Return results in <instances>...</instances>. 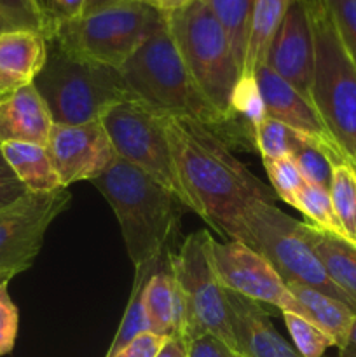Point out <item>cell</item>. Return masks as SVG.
I'll use <instances>...</instances> for the list:
<instances>
[{
    "label": "cell",
    "instance_id": "obj_39",
    "mask_svg": "<svg viewBox=\"0 0 356 357\" xmlns=\"http://www.w3.org/2000/svg\"><path fill=\"white\" fill-rule=\"evenodd\" d=\"M147 6H150L152 9H156L157 13H161L163 16H168V14L175 13V10L184 9L185 6H188L194 0H142Z\"/></svg>",
    "mask_w": 356,
    "mask_h": 357
},
{
    "label": "cell",
    "instance_id": "obj_31",
    "mask_svg": "<svg viewBox=\"0 0 356 357\" xmlns=\"http://www.w3.org/2000/svg\"><path fill=\"white\" fill-rule=\"evenodd\" d=\"M323 2L356 65V0H323Z\"/></svg>",
    "mask_w": 356,
    "mask_h": 357
},
{
    "label": "cell",
    "instance_id": "obj_7",
    "mask_svg": "<svg viewBox=\"0 0 356 357\" xmlns=\"http://www.w3.org/2000/svg\"><path fill=\"white\" fill-rule=\"evenodd\" d=\"M166 24L199 89L227 121L229 143V108L241 70L227 33L201 0L168 14Z\"/></svg>",
    "mask_w": 356,
    "mask_h": 357
},
{
    "label": "cell",
    "instance_id": "obj_26",
    "mask_svg": "<svg viewBox=\"0 0 356 357\" xmlns=\"http://www.w3.org/2000/svg\"><path fill=\"white\" fill-rule=\"evenodd\" d=\"M330 197L344 232V239L356 246V167L351 162H341L334 166Z\"/></svg>",
    "mask_w": 356,
    "mask_h": 357
},
{
    "label": "cell",
    "instance_id": "obj_17",
    "mask_svg": "<svg viewBox=\"0 0 356 357\" xmlns=\"http://www.w3.org/2000/svg\"><path fill=\"white\" fill-rule=\"evenodd\" d=\"M52 126L51 112L34 84L0 96V145L20 142L45 146Z\"/></svg>",
    "mask_w": 356,
    "mask_h": 357
},
{
    "label": "cell",
    "instance_id": "obj_6",
    "mask_svg": "<svg viewBox=\"0 0 356 357\" xmlns=\"http://www.w3.org/2000/svg\"><path fill=\"white\" fill-rule=\"evenodd\" d=\"M166 24V16L142 0H126L52 24L47 40L87 61L121 70L136 49Z\"/></svg>",
    "mask_w": 356,
    "mask_h": 357
},
{
    "label": "cell",
    "instance_id": "obj_36",
    "mask_svg": "<svg viewBox=\"0 0 356 357\" xmlns=\"http://www.w3.org/2000/svg\"><path fill=\"white\" fill-rule=\"evenodd\" d=\"M166 337H159V335L147 331V333L133 338L128 345H124L117 354L112 357H156L161 347L166 344Z\"/></svg>",
    "mask_w": 356,
    "mask_h": 357
},
{
    "label": "cell",
    "instance_id": "obj_13",
    "mask_svg": "<svg viewBox=\"0 0 356 357\" xmlns=\"http://www.w3.org/2000/svg\"><path fill=\"white\" fill-rule=\"evenodd\" d=\"M45 149L65 188L79 181L96 180L117 159L101 121L77 126L54 124Z\"/></svg>",
    "mask_w": 356,
    "mask_h": 357
},
{
    "label": "cell",
    "instance_id": "obj_44",
    "mask_svg": "<svg viewBox=\"0 0 356 357\" xmlns=\"http://www.w3.org/2000/svg\"><path fill=\"white\" fill-rule=\"evenodd\" d=\"M0 96H2V94H0Z\"/></svg>",
    "mask_w": 356,
    "mask_h": 357
},
{
    "label": "cell",
    "instance_id": "obj_41",
    "mask_svg": "<svg viewBox=\"0 0 356 357\" xmlns=\"http://www.w3.org/2000/svg\"><path fill=\"white\" fill-rule=\"evenodd\" d=\"M337 357H356V321L351 328V333H349L346 344L339 349Z\"/></svg>",
    "mask_w": 356,
    "mask_h": 357
},
{
    "label": "cell",
    "instance_id": "obj_27",
    "mask_svg": "<svg viewBox=\"0 0 356 357\" xmlns=\"http://www.w3.org/2000/svg\"><path fill=\"white\" fill-rule=\"evenodd\" d=\"M292 208L302 213L311 225L318 227L321 230L335 234V236L344 237L342 227L339 223L337 215H335L334 204H332L330 190L320 185L304 183L302 188L297 192L295 201H293Z\"/></svg>",
    "mask_w": 356,
    "mask_h": 357
},
{
    "label": "cell",
    "instance_id": "obj_1",
    "mask_svg": "<svg viewBox=\"0 0 356 357\" xmlns=\"http://www.w3.org/2000/svg\"><path fill=\"white\" fill-rule=\"evenodd\" d=\"M163 122L187 209L215 232L239 241L248 208L255 202H276L272 188L202 122L175 115H163Z\"/></svg>",
    "mask_w": 356,
    "mask_h": 357
},
{
    "label": "cell",
    "instance_id": "obj_23",
    "mask_svg": "<svg viewBox=\"0 0 356 357\" xmlns=\"http://www.w3.org/2000/svg\"><path fill=\"white\" fill-rule=\"evenodd\" d=\"M292 3L293 0H255L246 59H244V70L241 77H255L257 70L264 65L269 45Z\"/></svg>",
    "mask_w": 356,
    "mask_h": 357
},
{
    "label": "cell",
    "instance_id": "obj_42",
    "mask_svg": "<svg viewBox=\"0 0 356 357\" xmlns=\"http://www.w3.org/2000/svg\"><path fill=\"white\" fill-rule=\"evenodd\" d=\"M121 2H126V0H91L89 6H87V13H94V10H100V9H105V7H110V6H115V3H121Z\"/></svg>",
    "mask_w": 356,
    "mask_h": 357
},
{
    "label": "cell",
    "instance_id": "obj_2",
    "mask_svg": "<svg viewBox=\"0 0 356 357\" xmlns=\"http://www.w3.org/2000/svg\"><path fill=\"white\" fill-rule=\"evenodd\" d=\"M91 183L115 213L135 268L161 260L180 225L184 204L149 174L119 157Z\"/></svg>",
    "mask_w": 356,
    "mask_h": 357
},
{
    "label": "cell",
    "instance_id": "obj_16",
    "mask_svg": "<svg viewBox=\"0 0 356 357\" xmlns=\"http://www.w3.org/2000/svg\"><path fill=\"white\" fill-rule=\"evenodd\" d=\"M227 291V289H225ZM236 349L246 357H302L272 326L262 303L227 291Z\"/></svg>",
    "mask_w": 356,
    "mask_h": 357
},
{
    "label": "cell",
    "instance_id": "obj_25",
    "mask_svg": "<svg viewBox=\"0 0 356 357\" xmlns=\"http://www.w3.org/2000/svg\"><path fill=\"white\" fill-rule=\"evenodd\" d=\"M168 253H170V251H168ZM166 255H164V257H166ZM163 258H161V260H163ZM161 260L135 268V282H133V289H131V295H129L128 305H126L124 316H122V321L121 324H119V330L117 333H115L114 342H112L110 347H108V352L105 357L115 356L122 347H124V345H128L133 338L150 331L149 323H147V317H145V310H143L142 295H143V288H145L147 281H149V278L152 275V272L156 271V267L159 265Z\"/></svg>",
    "mask_w": 356,
    "mask_h": 357
},
{
    "label": "cell",
    "instance_id": "obj_35",
    "mask_svg": "<svg viewBox=\"0 0 356 357\" xmlns=\"http://www.w3.org/2000/svg\"><path fill=\"white\" fill-rule=\"evenodd\" d=\"M27 194L28 190L24 188V185L17 180L14 171L10 169V166L7 164L2 150H0V211Z\"/></svg>",
    "mask_w": 356,
    "mask_h": 357
},
{
    "label": "cell",
    "instance_id": "obj_12",
    "mask_svg": "<svg viewBox=\"0 0 356 357\" xmlns=\"http://www.w3.org/2000/svg\"><path fill=\"white\" fill-rule=\"evenodd\" d=\"M208 257L220 284L227 291L267 303L281 312L297 314V300L276 268L241 241L220 243L208 236Z\"/></svg>",
    "mask_w": 356,
    "mask_h": 357
},
{
    "label": "cell",
    "instance_id": "obj_38",
    "mask_svg": "<svg viewBox=\"0 0 356 357\" xmlns=\"http://www.w3.org/2000/svg\"><path fill=\"white\" fill-rule=\"evenodd\" d=\"M156 357H188V344L181 337L168 338Z\"/></svg>",
    "mask_w": 356,
    "mask_h": 357
},
{
    "label": "cell",
    "instance_id": "obj_22",
    "mask_svg": "<svg viewBox=\"0 0 356 357\" xmlns=\"http://www.w3.org/2000/svg\"><path fill=\"white\" fill-rule=\"evenodd\" d=\"M0 150L10 169L28 192L47 194L58 188H65L59 181L45 146L34 145V143L7 142L0 145Z\"/></svg>",
    "mask_w": 356,
    "mask_h": 357
},
{
    "label": "cell",
    "instance_id": "obj_4",
    "mask_svg": "<svg viewBox=\"0 0 356 357\" xmlns=\"http://www.w3.org/2000/svg\"><path fill=\"white\" fill-rule=\"evenodd\" d=\"M47 44V59L34 86L54 124L100 121L114 105L133 98L119 70L68 54L51 40Z\"/></svg>",
    "mask_w": 356,
    "mask_h": 357
},
{
    "label": "cell",
    "instance_id": "obj_33",
    "mask_svg": "<svg viewBox=\"0 0 356 357\" xmlns=\"http://www.w3.org/2000/svg\"><path fill=\"white\" fill-rule=\"evenodd\" d=\"M9 282L0 284V357L13 352L20 330V312L9 295Z\"/></svg>",
    "mask_w": 356,
    "mask_h": 357
},
{
    "label": "cell",
    "instance_id": "obj_28",
    "mask_svg": "<svg viewBox=\"0 0 356 357\" xmlns=\"http://www.w3.org/2000/svg\"><path fill=\"white\" fill-rule=\"evenodd\" d=\"M304 135L293 131L283 122L267 117L257 131V152L262 160H274L281 157H292Z\"/></svg>",
    "mask_w": 356,
    "mask_h": 357
},
{
    "label": "cell",
    "instance_id": "obj_34",
    "mask_svg": "<svg viewBox=\"0 0 356 357\" xmlns=\"http://www.w3.org/2000/svg\"><path fill=\"white\" fill-rule=\"evenodd\" d=\"M188 357H246L213 335H201L188 342Z\"/></svg>",
    "mask_w": 356,
    "mask_h": 357
},
{
    "label": "cell",
    "instance_id": "obj_5",
    "mask_svg": "<svg viewBox=\"0 0 356 357\" xmlns=\"http://www.w3.org/2000/svg\"><path fill=\"white\" fill-rule=\"evenodd\" d=\"M314 38L313 105L356 167V65L323 0H307Z\"/></svg>",
    "mask_w": 356,
    "mask_h": 357
},
{
    "label": "cell",
    "instance_id": "obj_3",
    "mask_svg": "<svg viewBox=\"0 0 356 357\" xmlns=\"http://www.w3.org/2000/svg\"><path fill=\"white\" fill-rule=\"evenodd\" d=\"M119 72L133 100L161 115L202 122L227 142V121L195 84L168 24L150 35Z\"/></svg>",
    "mask_w": 356,
    "mask_h": 357
},
{
    "label": "cell",
    "instance_id": "obj_14",
    "mask_svg": "<svg viewBox=\"0 0 356 357\" xmlns=\"http://www.w3.org/2000/svg\"><path fill=\"white\" fill-rule=\"evenodd\" d=\"M264 65L313 105L314 38L307 0H293L269 45Z\"/></svg>",
    "mask_w": 356,
    "mask_h": 357
},
{
    "label": "cell",
    "instance_id": "obj_40",
    "mask_svg": "<svg viewBox=\"0 0 356 357\" xmlns=\"http://www.w3.org/2000/svg\"><path fill=\"white\" fill-rule=\"evenodd\" d=\"M16 28H28V26H24L17 17H14L13 14H9L6 9L0 7V33H2V31L16 30Z\"/></svg>",
    "mask_w": 356,
    "mask_h": 357
},
{
    "label": "cell",
    "instance_id": "obj_9",
    "mask_svg": "<svg viewBox=\"0 0 356 357\" xmlns=\"http://www.w3.org/2000/svg\"><path fill=\"white\" fill-rule=\"evenodd\" d=\"M208 236L206 230H198L181 243L177 253H170L171 271L184 298V338L188 344L208 333L236 349L227 291L208 257Z\"/></svg>",
    "mask_w": 356,
    "mask_h": 357
},
{
    "label": "cell",
    "instance_id": "obj_30",
    "mask_svg": "<svg viewBox=\"0 0 356 357\" xmlns=\"http://www.w3.org/2000/svg\"><path fill=\"white\" fill-rule=\"evenodd\" d=\"M262 162H264L265 173L271 180L276 197L281 199L288 206H293L297 192L306 183L293 157H281V159L262 160Z\"/></svg>",
    "mask_w": 356,
    "mask_h": 357
},
{
    "label": "cell",
    "instance_id": "obj_20",
    "mask_svg": "<svg viewBox=\"0 0 356 357\" xmlns=\"http://www.w3.org/2000/svg\"><path fill=\"white\" fill-rule=\"evenodd\" d=\"M288 289L297 300V316L304 317L328 335L341 349L348 340L356 321V310L348 303L328 296L311 286L288 282Z\"/></svg>",
    "mask_w": 356,
    "mask_h": 357
},
{
    "label": "cell",
    "instance_id": "obj_19",
    "mask_svg": "<svg viewBox=\"0 0 356 357\" xmlns=\"http://www.w3.org/2000/svg\"><path fill=\"white\" fill-rule=\"evenodd\" d=\"M171 253V251H170ZM170 253L159 261L143 288V310L150 333L159 337H181L185 330V309L180 286L171 271ZM185 340V338H184Z\"/></svg>",
    "mask_w": 356,
    "mask_h": 357
},
{
    "label": "cell",
    "instance_id": "obj_15",
    "mask_svg": "<svg viewBox=\"0 0 356 357\" xmlns=\"http://www.w3.org/2000/svg\"><path fill=\"white\" fill-rule=\"evenodd\" d=\"M255 79H257L262 98H264L269 117L283 122L290 129L307 136V138L323 143L328 149L344 153L332 138L330 131L321 121L316 108L302 94L297 93L290 84H286L281 77L276 75L267 65H262L257 70Z\"/></svg>",
    "mask_w": 356,
    "mask_h": 357
},
{
    "label": "cell",
    "instance_id": "obj_10",
    "mask_svg": "<svg viewBox=\"0 0 356 357\" xmlns=\"http://www.w3.org/2000/svg\"><path fill=\"white\" fill-rule=\"evenodd\" d=\"M100 121L110 136L119 159L149 174L187 209L170 142L164 131L163 115L131 98L114 105Z\"/></svg>",
    "mask_w": 356,
    "mask_h": 357
},
{
    "label": "cell",
    "instance_id": "obj_43",
    "mask_svg": "<svg viewBox=\"0 0 356 357\" xmlns=\"http://www.w3.org/2000/svg\"><path fill=\"white\" fill-rule=\"evenodd\" d=\"M6 281H10L9 278H3V275H0V284H2V282H6Z\"/></svg>",
    "mask_w": 356,
    "mask_h": 357
},
{
    "label": "cell",
    "instance_id": "obj_32",
    "mask_svg": "<svg viewBox=\"0 0 356 357\" xmlns=\"http://www.w3.org/2000/svg\"><path fill=\"white\" fill-rule=\"evenodd\" d=\"M0 7L17 17L24 26L44 31L47 37L51 33L52 20L44 0H0Z\"/></svg>",
    "mask_w": 356,
    "mask_h": 357
},
{
    "label": "cell",
    "instance_id": "obj_24",
    "mask_svg": "<svg viewBox=\"0 0 356 357\" xmlns=\"http://www.w3.org/2000/svg\"><path fill=\"white\" fill-rule=\"evenodd\" d=\"M201 2L222 24L243 75L255 0H201Z\"/></svg>",
    "mask_w": 356,
    "mask_h": 357
},
{
    "label": "cell",
    "instance_id": "obj_8",
    "mask_svg": "<svg viewBox=\"0 0 356 357\" xmlns=\"http://www.w3.org/2000/svg\"><path fill=\"white\" fill-rule=\"evenodd\" d=\"M302 223L276 208L274 202H255L244 215L239 241L262 255L286 284L311 286L355 309L348 296L328 279L320 258L304 237Z\"/></svg>",
    "mask_w": 356,
    "mask_h": 357
},
{
    "label": "cell",
    "instance_id": "obj_29",
    "mask_svg": "<svg viewBox=\"0 0 356 357\" xmlns=\"http://www.w3.org/2000/svg\"><path fill=\"white\" fill-rule=\"evenodd\" d=\"M281 314L286 330L293 340V347L302 357H323L328 349L335 347V342L307 319L293 312Z\"/></svg>",
    "mask_w": 356,
    "mask_h": 357
},
{
    "label": "cell",
    "instance_id": "obj_21",
    "mask_svg": "<svg viewBox=\"0 0 356 357\" xmlns=\"http://www.w3.org/2000/svg\"><path fill=\"white\" fill-rule=\"evenodd\" d=\"M302 232L309 246L320 258L328 279L348 296L356 310V246L348 239L302 223Z\"/></svg>",
    "mask_w": 356,
    "mask_h": 357
},
{
    "label": "cell",
    "instance_id": "obj_11",
    "mask_svg": "<svg viewBox=\"0 0 356 357\" xmlns=\"http://www.w3.org/2000/svg\"><path fill=\"white\" fill-rule=\"evenodd\" d=\"M70 202L68 188L47 194L28 192L0 211V275L13 279L34 265L45 232Z\"/></svg>",
    "mask_w": 356,
    "mask_h": 357
},
{
    "label": "cell",
    "instance_id": "obj_37",
    "mask_svg": "<svg viewBox=\"0 0 356 357\" xmlns=\"http://www.w3.org/2000/svg\"><path fill=\"white\" fill-rule=\"evenodd\" d=\"M91 0H44L52 24L84 16ZM52 30V28H51Z\"/></svg>",
    "mask_w": 356,
    "mask_h": 357
},
{
    "label": "cell",
    "instance_id": "obj_18",
    "mask_svg": "<svg viewBox=\"0 0 356 357\" xmlns=\"http://www.w3.org/2000/svg\"><path fill=\"white\" fill-rule=\"evenodd\" d=\"M47 35L35 28L0 33V94L35 82L47 59Z\"/></svg>",
    "mask_w": 356,
    "mask_h": 357
}]
</instances>
